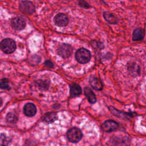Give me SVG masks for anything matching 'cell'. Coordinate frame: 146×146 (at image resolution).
<instances>
[{"label":"cell","instance_id":"obj_4","mask_svg":"<svg viewBox=\"0 0 146 146\" xmlns=\"http://www.w3.org/2000/svg\"><path fill=\"white\" fill-rule=\"evenodd\" d=\"M67 137L70 141L72 143H77L82 139V133L79 129L73 127L70 129L67 132Z\"/></svg>","mask_w":146,"mask_h":146},{"label":"cell","instance_id":"obj_3","mask_svg":"<svg viewBox=\"0 0 146 146\" xmlns=\"http://www.w3.org/2000/svg\"><path fill=\"white\" fill-rule=\"evenodd\" d=\"M19 9L22 13L27 15L33 14L35 10L34 4L27 0L21 1L19 5Z\"/></svg>","mask_w":146,"mask_h":146},{"label":"cell","instance_id":"obj_19","mask_svg":"<svg viewBox=\"0 0 146 146\" xmlns=\"http://www.w3.org/2000/svg\"><path fill=\"white\" fill-rule=\"evenodd\" d=\"M1 87L2 88H4V89H9L10 87L9 85L6 83V82H1Z\"/></svg>","mask_w":146,"mask_h":146},{"label":"cell","instance_id":"obj_7","mask_svg":"<svg viewBox=\"0 0 146 146\" xmlns=\"http://www.w3.org/2000/svg\"><path fill=\"white\" fill-rule=\"evenodd\" d=\"M69 20L67 15L64 13H59L54 17L55 24L59 27L66 26Z\"/></svg>","mask_w":146,"mask_h":146},{"label":"cell","instance_id":"obj_11","mask_svg":"<svg viewBox=\"0 0 146 146\" xmlns=\"http://www.w3.org/2000/svg\"><path fill=\"white\" fill-rule=\"evenodd\" d=\"M128 70L132 76H137L140 73V67L135 62H129L128 65Z\"/></svg>","mask_w":146,"mask_h":146},{"label":"cell","instance_id":"obj_2","mask_svg":"<svg viewBox=\"0 0 146 146\" xmlns=\"http://www.w3.org/2000/svg\"><path fill=\"white\" fill-rule=\"evenodd\" d=\"M75 58L80 63H86L91 59V53L88 50L84 48H80L76 51Z\"/></svg>","mask_w":146,"mask_h":146},{"label":"cell","instance_id":"obj_18","mask_svg":"<svg viewBox=\"0 0 146 146\" xmlns=\"http://www.w3.org/2000/svg\"><path fill=\"white\" fill-rule=\"evenodd\" d=\"M78 3H79V5L83 8L88 9L90 7L89 4L85 0H78Z\"/></svg>","mask_w":146,"mask_h":146},{"label":"cell","instance_id":"obj_1","mask_svg":"<svg viewBox=\"0 0 146 146\" xmlns=\"http://www.w3.org/2000/svg\"><path fill=\"white\" fill-rule=\"evenodd\" d=\"M1 48L5 54L12 53L16 49L15 42L10 38L4 39L1 42Z\"/></svg>","mask_w":146,"mask_h":146},{"label":"cell","instance_id":"obj_20","mask_svg":"<svg viewBox=\"0 0 146 146\" xmlns=\"http://www.w3.org/2000/svg\"><path fill=\"white\" fill-rule=\"evenodd\" d=\"M45 64L48 66V67H52V63L49 61V60H47L46 62H45Z\"/></svg>","mask_w":146,"mask_h":146},{"label":"cell","instance_id":"obj_14","mask_svg":"<svg viewBox=\"0 0 146 146\" xmlns=\"http://www.w3.org/2000/svg\"><path fill=\"white\" fill-rule=\"evenodd\" d=\"M84 94L86 96L88 100L91 103H94L96 102V97L94 92L91 91V90L88 87L84 88Z\"/></svg>","mask_w":146,"mask_h":146},{"label":"cell","instance_id":"obj_15","mask_svg":"<svg viewBox=\"0 0 146 146\" xmlns=\"http://www.w3.org/2000/svg\"><path fill=\"white\" fill-rule=\"evenodd\" d=\"M82 90L80 86L76 83H72L70 86V93L72 96H76L80 94Z\"/></svg>","mask_w":146,"mask_h":146},{"label":"cell","instance_id":"obj_16","mask_svg":"<svg viewBox=\"0 0 146 146\" xmlns=\"http://www.w3.org/2000/svg\"><path fill=\"white\" fill-rule=\"evenodd\" d=\"M103 17L104 19L111 24H115L117 23V19L115 18V17L111 13H110L108 12H104L103 13Z\"/></svg>","mask_w":146,"mask_h":146},{"label":"cell","instance_id":"obj_13","mask_svg":"<svg viewBox=\"0 0 146 146\" xmlns=\"http://www.w3.org/2000/svg\"><path fill=\"white\" fill-rule=\"evenodd\" d=\"M57 118V115L55 112H51L44 114L42 117V120L46 123H51L55 121Z\"/></svg>","mask_w":146,"mask_h":146},{"label":"cell","instance_id":"obj_8","mask_svg":"<svg viewBox=\"0 0 146 146\" xmlns=\"http://www.w3.org/2000/svg\"><path fill=\"white\" fill-rule=\"evenodd\" d=\"M119 127V124L115 121L109 120L106 121L102 125L103 129L106 132H112Z\"/></svg>","mask_w":146,"mask_h":146},{"label":"cell","instance_id":"obj_17","mask_svg":"<svg viewBox=\"0 0 146 146\" xmlns=\"http://www.w3.org/2000/svg\"><path fill=\"white\" fill-rule=\"evenodd\" d=\"M6 120L10 123H15L18 120V117L13 112H9L6 115Z\"/></svg>","mask_w":146,"mask_h":146},{"label":"cell","instance_id":"obj_6","mask_svg":"<svg viewBox=\"0 0 146 146\" xmlns=\"http://www.w3.org/2000/svg\"><path fill=\"white\" fill-rule=\"evenodd\" d=\"M58 52L60 56L62 58H68L72 52V47L68 44L63 43L60 45L58 48Z\"/></svg>","mask_w":146,"mask_h":146},{"label":"cell","instance_id":"obj_10","mask_svg":"<svg viewBox=\"0 0 146 146\" xmlns=\"http://www.w3.org/2000/svg\"><path fill=\"white\" fill-rule=\"evenodd\" d=\"M23 111L25 114L27 116H34L36 112V109L35 106L31 103L26 104L23 108Z\"/></svg>","mask_w":146,"mask_h":146},{"label":"cell","instance_id":"obj_12","mask_svg":"<svg viewBox=\"0 0 146 146\" xmlns=\"http://www.w3.org/2000/svg\"><path fill=\"white\" fill-rule=\"evenodd\" d=\"M90 83L92 88L95 90H100L103 87V84L101 81L95 76H91L90 78Z\"/></svg>","mask_w":146,"mask_h":146},{"label":"cell","instance_id":"obj_5","mask_svg":"<svg viewBox=\"0 0 146 146\" xmlns=\"http://www.w3.org/2000/svg\"><path fill=\"white\" fill-rule=\"evenodd\" d=\"M11 25L15 30H22L25 28L26 26V22L22 17H16L11 19Z\"/></svg>","mask_w":146,"mask_h":146},{"label":"cell","instance_id":"obj_9","mask_svg":"<svg viewBox=\"0 0 146 146\" xmlns=\"http://www.w3.org/2000/svg\"><path fill=\"white\" fill-rule=\"evenodd\" d=\"M145 36V30L141 27H138L135 29L132 34V40L138 41L143 40Z\"/></svg>","mask_w":146,"mask_h":146}]
</instances>
